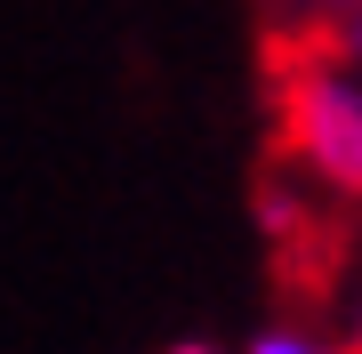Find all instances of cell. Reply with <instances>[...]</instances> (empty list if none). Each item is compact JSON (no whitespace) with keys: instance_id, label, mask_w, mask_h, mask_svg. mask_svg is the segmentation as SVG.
I'll return each instance as SVG.
<instances>
[{"instance_id":"6da1fadb","label":"cell","mask_w":362,"mask_h":354,"mask_svg":"<svg viewBox=\"0 0 362 354\" xmlns=\"http://www.w3.org/2000/svg\"><path fill=\"white\" fill-rule=\"evenodd\" d=\"M282 137L306 177H322L330 194H362V81L346 65L314 57L282 81Z\"/></svg>"},{"instance_id":"7a4b0ae2","label":"cell","mask_w":362,"mask_h":354,"mask_svg":"<svg viewBox=\"0 0 362 354\" xmlns=\"http://www.w3.org/2000/svg\"><path fill=\"white\" fill-rule=\"evenodd\" d=\"M250 354H346V346L314 338V330H258V338H250Z\"/></svg>"},{"instance_id":"3957f363","label":"cell","mask_w":362,"mask_h":354,"mask_svg":"<svg viewBox=\"0 0 362 354\" xmlns=\"http://www.w3.org/2000/svg\"><path fill=\"white\" fill-rule=\"evenodd\" d=\"M290 8H298V16H354L362 0H290Z\"/></svg>"},{"instance_id":"277c9868","label":"cell","mask_w":362,"mask_h":354,"mask_svg":"<svg viewBox=\"0 0 362 354\" xmlns=\"http://www.w3.org/2000/svg\"><path fill=\"white\" fill-rule=\"evenodd\" d=\"M346 49H354V57H362V8H354V16H346Z\"/></svg>"},{"instance_id":"5b68a950","label":"cell","mask_w":362,"mask_h":354,"mask_svg":"<svg viewBox=\"0 0 362 354\" xmlns=\"http://www.w3.org/2000/svg\"><path fill=\"white\" fill-rule=\"evenodd\" d=\"M346 354H362V314H354V346H346Z\"/></svg>"},{"instance_id":"8992f818","label":"cell","mask_w":362,"mask_h":354,"mask_svg":"<svg viewBox=\"0 0 362 354\" xmlns=\"http://www.w3.org/2000/svg\"><path fill=\"white\" fill-rule=\"evenodd\" d=\"M177 354H218V346H177Z\"/></svg>"}]
</instances>
